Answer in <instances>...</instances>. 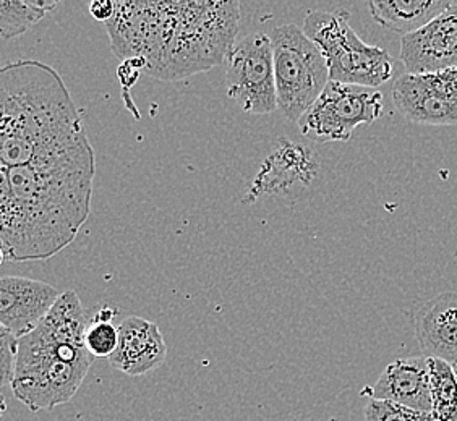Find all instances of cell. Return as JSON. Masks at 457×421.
I'll return each instance as SVG.
<instances>
[{
    "label": "cell",
    "mask_w": 457,
    "mask_h": 421,
    "mask_svg": "<svg viewBox=\"0 0 457 421\" xmlns=\"http://www.w3.org/2000/svg\"><path fill=\"white\" fill-rule=\"evenodd\" d=\"M401 62L407 73H431L457 67V2L430 23L403 36Z\"/></svg>",
    "instance_id": "obj_11"
},
{
    "label": "cell",
    "mask_w": 457,
    "mask_h": 421,
    "mask_svg": "<svg viewBox=\"0 0 457 421\" xmlns=\"http://www.w3.org/2000/svg\"><path fill=\"white\" fill-rule=\"evenodd\" d=\"M320 169L321 161L312 146L279 138L256 172L242 202L253 204L264 196H289L313 184L320 176Z\"/></svg>",
    "instance_id": "obj_10"
},
{
    "label": "cell",
    "mask_w": 457,
    "mask_h": 421,
    "mask_svg": "<svg viewBox=\"0 0 457 421\" xmlns=\"http://www.w3.org/2000/svg\"><path fill=\"white\" fill-rule=\"evenodd\" d=\"M91 319L73 290L62 292L51 313L18 339L12 391L31 412L53 410L79 392L91 367L87 331Z\"/></svg>",
    "instance_id": "obj_3"
},
{
    "label": "cell",
    "mask_w": 457,
    "mask_h": 421,
    "mask_svg": "<svg viewBox=\"0 0 457 421\" xmlns=\"http://www.w3.org/2000/svg\"><path fill=\"white\" fill-rule=\"evenodd\" d=\"M302 29L325 55L331 81L377 89L393 77V57L383 47L361 41L347 10L308 12Z\"/></svg>",
    "instance_id": "obj_5"
},
{
    "label": "cell",
    "mask_w": 457,
    "mask_h": 421,
    "mask_svg": "<svg viewBox=\"0 0 457 421\" xmlns=\"http://www.w3.org/2000/svg\"><path fill=\"white\" fill-rule=\"evenodd\" d=\"M238 2H179L176 31L154 78L182 79L226 61L238 33Z\"/></svg>",
    "instance_id": "obj_4"
},
{
    "label": "cell",
    "mask_w": 457,
    "mask_h": 421,
    "mask_svg": "<svg viewBox=\"0 0 457 421\" xmlns=\"http://www.w3.org/2000/svg\"><path fill=\"white\" fill-rule=\"evenodd\" d=\"M95 174L88 138L27 166L2 167V260L39 261L71 245L88 220Z\"/></svg>",
    "instance_id": "obj_1"
},
{
    "label": "cell",
    "mask_w": 457,
    "mask_h": 421,
    "mask_svg": "<svg viewBox=\"0 0 457 421\" xmlns=\"http://www.w3.org/2000/svg\"><path fill=\"white\" fill-rule=\"evenodd\" d=\"M89 13L93 15L97 21L107 23L111 18L114 17L115 2L111 0H97L89 4Z\"/></svg>",
    "instance_id": "obj_22"
},
{
    "label": "cell",
    "mask_w": 457,
    "mask_h": 421,
    "mask_svg": "<svg viewBox=\"0 0 457 421\" xmlns=\"http://www.w3.org/2000/svg\"><path fill=\"white\" fill-rule=\"evenodd\" d=\"M85 343L91 357L111 359L119 345V327L112 321H96L91 318Z\"/></svg>",
    "instance_id": "obj_20"
},
{
    "label": "cell",
    "mask_w": 457,
    "mask_h": 421,
    "mask_svg": "<svg viewBox=\"0 0 457 421\" xmlns=\"http://www.w3.org/2000/svg\"><path fill=\"white\" fill-rule=\"evenodd\" d=\"M365 421H435L431 413L420 412L405 405L370 399L365 405Z\"/></svg>",
    "instance_id": "obj_19"
},
{
    "label": "cell",
    "mask_w": 457,
    "mask_h": 421,
    "mask_svg": "<svg viewBox=\"0 0 457 421\" xmlns=\"http://www.w3.org/2000/svg\"><path fill=\"white\" fill-rule=\"evenodd\" d=\"M393 101L407 120L433 127L457 125V67L405 73L395 81Z\"/></svg>",
    "instance_id": "obj_9"
},
{
    "label": "cell",
    "mask_w": 457,
    "mask_h": 421,
    "mask_svg": "<svg viewBox=\"0 0 457 421\" xmlns=\"http://www.w3.org/2000/svg\"><path fill=\"white\" fill-rule=\"evenodd\" d=\"M18 337L7 329H0V368H2V386L12 384L17 365Z\"/></svg>",
    "instance_id": "obj_21"
},
{
    "label": "cell",
    "mask_w": 457,
    "mask_h": 421,
    "mask_svg": "<svg viewBox=\"0 0 457 421\" xmlns=\"http://www.w3.org/2000/svg\"><path fill=\"white\" fill-rule=\"evenodd\" d=\"M361 395L375 400H389L431 413L430 375L427 357L399 359L387 365L373 386H367Z\"/></svg>",
    "instance_id": "obj_14"
},
{
    "label": "cell",
    "mask_w": 457,
    "mask_h": 421,
    "mask_svg": "<svg viewBox=\"0 0 457 421\" xmlns=\"http://www.w3.org/2000/svg\"><path fill=\"white\" fill-rule=\"evenodd\" d=\"M328 421H339V420H336V418H331V420H328Z\"/></svg>",
    "instance_id": "obj_23"
},
{
    "label": "cell",
    "mask_w": 457,
    "mask_h": 421,
    "mask_svg": "<svg viewBox=\"0 0 457 421\" xmlns=\"http://www.w3.org/2000/svg\"><path fill=\"white\" fill-rule=\"evenodd\" d=\"M166 357L168 345L158 325L130 316L119 326V345L109 363L127 376H143L159 368Z\"/></svg>",
    "instance_id": "obj_13"
},
{
    "label": "cell",
    "mask_w": 457,
    "mask_h": 421,
    "mask_svg": "<svg viewBox=\"0 0 457 421\" xmlns=\"http://www.w3.org/2000/svg\"><path fill=\"white\" fill-rule=\"evenodd\" d=\"M59 2L47 0H0V36L12 39L25 35L43 18L53 12Z\"/></svg>",
    "instance_id": "obj_18"
},
{
    "label": "cell",
    "mask_w": 457,
    "mask_h": 421,
    "mask_svg": "<svg viewBox=\"0 0 457 421\" xmlns=\"http://www.w3.org/2000/svg\"><path fill=\"white\" fill-rule=\"evenodd\" d=\"M453 0H370L373 20L399 35H411L430 23Z\"/></svg>",
    "instance_id": "obj_16"
},
{
    "label": "cell",
    "mask_w": 457,
    "mask_h": 421,
    "mask_svg": "<svg viewBox=\"0 0 457 421\" xmlns=\"http://www.w3.org/2000/svg\"><path fill=\"white\" fill-rule=\"evenodd\" d=\"M228 96L248 114H271L278 109L273 47L270 35L242 37L226 57Z\"/></svg>",
    "instance_id": "obj_8"
},
{
    "label": "cell",
    "mask_w": 457,
    "mask_h": 421,
    "mask_svg": "<svg viewBox=\"0 0 457 421\" xmlns=\"http://www.w3.org/2000/svg\"><path fill=\"white\" fill-rule=\"evenodd\" d=\"M61 295L47 282L4 276L0 279V326L21 339L51 313Z\"/></svg>",
    "instance_id": "obj_12"
},
{
    "label": "cell",
    "mask_w": 457,
    "mask_h": 421,
    "mask_svg": "<svg viewBox=\"0 0 457 421\" xmlns=\"http://www.w3.org/2000/svg\"><path fill=\"white\" fill-rule=\"evenodd\" d=\"M383 112L385 97L378 89L329 81L300 119V132L317 143H345L357 127L378 120Z\"/></svg>",
    "instance_id": "obj_7"
},
{
    "label": "cell",
    "mask_w": 457,
    "mask_h": 421,
    "mask_svg": "<svg viewBox=\"0 0 457 421\" xmlns=\"http://www.w3.org/2000/svg\"><path fill=\"white\" fill-rule=\"evenodd\" d=\"M88 138L71 91L51 65L7 63L0 71V162L27 166Z\"/></svg>",
    "instance_id": "obj_2"
},
{
    "label": "cell",
    "mask_w": 457,
    "mask_h": 421,
    "mask_svg": "<svg viewBox=\"0 0 457 421\" xmlns=\"http://www.w3.org/2000/svg\"><path fill=\"white\" fill-rule=\"evenodd\" d=\"M270 39L273 47L278 109L287 120L299 123L331 81L328 62L297 25L290 23L274 28Z\"/></svg>",
    "instance_id": "obj_6"
},
{
    "label": "cell",
    "mask_w": 457,
    "mask_h": 421,
    "mask_svg": "<svg viewBox=\"0 0 457 421\" xmlns=\"http://www.w3.org/2000/svg\"><path fill=\"white\" fill-rule=\"evenodd\" d=\"M413 326L425 357L457 368V293L443 292L425 301L413 315Z\"/></svg>",
    "instance_id": "obj_15"
},
{
    "label": "cell",
    "mask_w": 457,
    "mask_h": 421,
    "mask_svg": "<svg viewBox=\"0 0 457 421\" xmlns=\"http://www.w3.org/2000/svg\"><path fill=\"white\" fill-rule=\"evenodd\" d=\"M456 373H457V368H456Z\"/></svg>",
    "instance_id": "obj_24"
},
{
    "label": "cell",
    "mask_w": 457,
    "mask_h": 421,
    "mask_svg": "<svg viewBox=\"0 0 457 421\" xmlns=\"http://www.w3.org/2000/svg\"><path fill=\"white\" fill-rule=\"evenodd\" d=\"M428 360L431 417L435 421H457V373L453 365L440 359Z\"/></svg>",
    "instance_id": "obj_17"
}]
</instances>
